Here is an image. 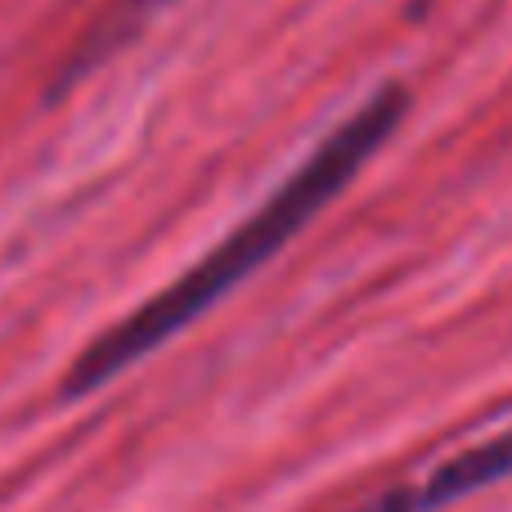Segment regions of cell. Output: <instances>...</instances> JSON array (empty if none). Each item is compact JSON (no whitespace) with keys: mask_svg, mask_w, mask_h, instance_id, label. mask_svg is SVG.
<instances>
[{"mask_svg":"<svg viewBox=\"0 0 512 512\" xmlns=\"http://www.w3.org/2000/svg\"><path fill=\"white\" fill-rule=\"evenodd\" d=\"M405 117V90L387 86L373 99H364L270 198L239 225L234 234H225L212 252L198 265H189L176 283L149 297L140 310H131L126 319H117L108 333H99L86 351L72 360V369L63 373V396H90L104 382L122 378L131 364H140L144 355H153L158 346H167L176 333H185L194 319H203L221 297H230L248 274L261 270L270 256L301 234L319 216V207L351 185V176L387 144V135Z\"/></svg>","mask_w":512,"mask_h":512,"instance_id":"1","label":"cell"},{"mask_svg":"<svg viewBox=\"0 0 512 512\" xmlns=\"http://www.w3.org/2000/svg\"><path fill=\"white\" fill-rule=\"evenodd\" d=\"M342 512H418V499H414V486H396V490H382V495H369L360 504L342 508Z\"/></svg>","mask_w":512,"mask_h":512,"instance_id":"3","label":"cell"},{"mask_svg":"<svg viewBox=\"0 0 512 512\" xmlns=\"http://www.w3.org/2000/svg\"><path fill=\"white\" fill-rule=\"evenodd\" d=\"M512 477V427L504 432L486 436V441L468 445V450L450 454L445 463L427 468L414 486V499H418V512H436V508H454L463 499L481 495V490L499 486V481Z\"/></svg>","mask_w":512,"mask_h":512,"instance_id":"2","label":"cell"}]
</instances>
